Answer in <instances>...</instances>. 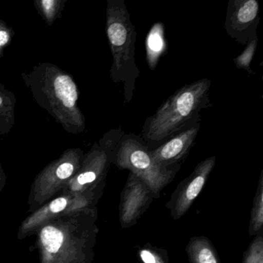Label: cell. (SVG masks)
<instances>
[{
    "label": "cell",
    "instance_id": "1",
    "mask_svg": "<svg viewBox=\"0 0 263 263\" xmlns=\"http://www.w3.org/2000/svg\"><path fill=\"white\" fill-rule=\"evenodd\" d=\"M98 209L50 220L36 232L39 263H92L98 229Z\"/></svg>",
    "mask_w": 263,
    "mask_h": 263
},
{
    "label": "cell",
    "instance_id": "2",
    "mask_svg": "<svg viewBox=\"0 0 263 263\" xmlns=\"http://www.w3.org/2000/svg\"><path fill=\"white\" fill-rule=\"evenodd\" d=\"M210 80L201 79L183 86L169 97L144 123L142 139L157 143L168 139L201 121L200 111L211 107Z\"/></svg>",
    "mask_w": 263,
    "mask_h": 263
},
{
    "label": "cell",
    "instance_id": "3",
    "mask_svg": "<svg viewBox=\"0 0 263 263\" xmlns=\"http://www.w3.org/2000/svg\"><path fill=\"white\" fill-rule=\"evenodd\" d=\"M107 35L113 55L110 77L124 87L126 103L132 101L140 70L135 61L137 31L124 0H110L107 8Z\"/></svg>",
    "mask_w": 263,
    "mask_h": 263
},
{
    "label": "cell",
    "instance_id": "4",
    "mask_svg": "<svg viewBox=\"0 0 263 263\" xmlns=\"http://www.w3.org/2000/svg\"><path fill=\"white\" fill-rule=\"evenodd\" d=\"M112 162L119 169L128 170L141 178L152 191L155 198L170 184L181 166L164 167L156 162L151 154V147L141 136L128 134L123 135L117 144Z\"/></svg>",
    "mask_w": 263,
    "mask_h": 263
},
{
    "label": "cell",
    "instance_id": "5",
    "mask_svg": "<svg viewBox=\"0 0 263 263\" xmlns=\"http://www.w3.org/2000/svg\"><path fill=\"white\" fill-rule=\"evenodd\" d=\"M104 186L105 184H102L78 195L61 193L57 195L23 221L18 230V239L23 240L35 235L50 220L95 209L104 193Z\"/></svg>",
    "mask_w": 263,
    "mask_h": 263
},
{
    "label": "cell",
    "instance_id": "6",
    "mask_svg": "<svg viewBox=\"0 0 263 263\" xmlns=\"http://www.w3.org/2000/svg\"><path fill=\"white\" fill-rule=\"evenodd\" d=\"M124 134L121 127L110 130L104 138L103 149L90 160L84 170L71 178L61 193L78 195L105 184L107 169L113 161L114 151Z\"/></svg>",
    "mask_w": 263,
    "mask_h": 263
},
{
    "label": "cell",
    "instance_id": "7",
    "mask_svg": "<svg viewBox=\"0 0 263 263\" xmlns=\"http://www.w3.org/2000/svg\"><path fill=\"white\" fill-rule=\"evenodd\" d=\"M259 4L256 0H230L228 4L224 28L236 42L246 45L258 37Z\"/></svg>",
    "mask_w": 263,
    "mask_h": 263
},
{
    "label": "cell",
    "instance_id": "8",
    "mask_svg": "<svg viewBox=\"0 0 263 263\" xmlns=\"http://www.w3.org/2000/svg\"><path fill=\"white\" fill-rule=\"evenodd\" d=\"M216 158L215 156L206 158L200 162L195 170L184 181L180 183L166 207L170 210L173 219L178 220L185 215L194 201L198 196L211 172L215 167Z\"/></svg>",
    "mask_w": 263,
    "mask_h": 263
},
{
    "label": "cell",
    "instance_id": "9",
    "mask_svg": "<svg viewBox=\"0 0 263 263\" xmlns=\"http://www.w3.org/2000/svg\"><path fill=\"white\" fill-rule=\"evenodd\" d=\"M155 198L148 186L130 172L121 194L119 221L121 228L127 229L135 226Z\"/></svg>",
    "mask_w": 263,
    "mask_h": 263
},
{
    "label": "cell",
    "instance_id": "10",
    "mask_svg": "<svg viewBox=\"0 0 263 263\" xmlns=\"http://www.w3.org/2000/svg\"><path fill=\"white\" fill-rule=\"evenodd\" d=\"M200 127L201 121L181 130L155 148H151L155 161L164 167L181 166L195 144Z\"/></svg>",
    "mask_w": 263,
    "mask_h": 263
},
{
    "label": "cell",
    "instance_id": "11",
    "mask_svg": "<svg viewBox=\"0 0 263 263\" xmlns=\"http://www.w3.org/2000/svg\"><path fill=\"white\" fill-rule=\"evenodd\" d=\"M189 263H221L218 253L209 238L195 236L186 247Z\"/></svg>",
    "mask_w": 263,
    "mask_h": 263
},
{
    "label": "cell",
    "instance_id": "12",
    "mask_svg": "<svg viewBox=\"0 0 263 263\" xmlns=\"http://www.w3.org/2000/svg\"><path fill=\"white\" fill-rule=\"evenodd\" d=\"M145 46L147 64L151 70H154L160 58L167 50L164 24L161 23L154 24L146 38Z\"/></svg>",
    "mask_w": 263,
    "mask_h": 263
},
{
    "label": "cell",
    "instance_id": "13",
    "mask_svg": "<svg viewBox=\"0 0 263 263\" xmlns=\"http://www.w3.org/2000/svg\"><path fill=\"white\" fill-rule=\"evenodd\" d=\"M263 224V171L260 174L258 189L254 198L251 212L249 235H256L262 229Z\"/></svg>",
    "mask_w": 263,
    "mask_h": 263
},
{
    "label": "cell",
    "instance_id": "14",
    "mask_svg": "<svg viewBox=\"0 0 263 263\" xmlns=\"http://www.w3.org/2000/svg\"><path fill=\"white\" fill-rule=\"evenodd\" d=\"M57 97L62 101L65 107H73L78 100V92L71 78L67 75L58 77L54 82Z\"/></svg>",
    "mask_w": 263,
    "mask_h": 263
},
{
    "label": "cell",
    "instance_id": "15",
    "mask_svg": "<svg viewBox=\"0 0 263 263\" xmlns=\"http://www.w3.org/2000/svg\"><path fill=\"white\" fill-rule=\"evenodd\" d=\"M138 256L142 263H169L165 251L148 244L138 249Z\"/></svg>",
    "mask_w": 263,
    "mask_h": 263
},
{
    "label": "cell",
    "instance_id": "16",
    "mask_svg": "<svg viewBox=\"0 0 263 263\" xmlns=\"http://www.w3.org/2000/svg\"><path fill=\"white\" fill-rule=\"evenodd\" d=\"M242 263H263L262 231L252 240L243 257Z\"/></svg>",
    "mask_w": 263,
    "mask_h": 263
},
{
    "label": "cell",
    "instance_id": "17",
    "mask_svg": "<svg viewBox=\"0 0 263 263\" xmlns=\"http://www.w3.org/2000/svg\"><path fill=\"white\" fill-rule=\"evenodd\" d=\"M257 45H258V37H255L249 41L246 44L244 51L239 56L234 59V62L238 68L247 70L249 73H253L251 69V63H252L254 55H255Z\"/></svg>",
    "mask_w": 263,
    "mask_h": 263
},
{
    "label": "cell",
    "instance_id": "18",
    "mask_svg": "<svg viewBox=\"0 0 263 263\" xmlns=\"http://www.w3.org/2000/svg\"><path fill=\"white\" fill-rule=\"evenodd\" d=\"M9 41L8 33L6 31L0 30V46L5 45Z\"/></svg>",
    "mask_w": 263,
    "mask_h": 263
},
{
    "label": "cell",
    "instance_id": "19",
    "mask_svg": "<svg viewBox=\"0 0 263 263\" xmlns=\"http://www.w3.org/2000/svg\"><path fill=\"white\" fill-rule=\"evenodd\" d=\"M43 4L45 6L46 8L48 9L49 10V9L50 8V7H51L52 4H53V1H44Z\"/></svg>",
    "mask_w": 263,
    "mask_h": 263
},
{
    "label": "cell",
    "instance_id": "20",
    "mask_svg": "<svg viewBox=\"0 0 263 263\" xmlns=\"http://www.w3.org/2000/svg\"><path fill=\"white\" fill-rule=\"evenodd\" d=\"M3 102V99L2 98H0V105H1V104H2Z\"/></svg>",
    "mask_w": 263,
    "mask_h": 263
}]
</instances>
